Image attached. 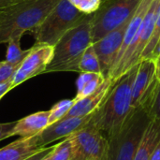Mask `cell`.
<instances>
[{
    "instance_id": "obj_35",
    "label": "cell",
    "mask_w": 160,
    "mask_h": 160,
    "mask_svg": "<svg viewBox=\"0 0 160 160\" xmlns=\"http://www.w3.org/2000/svg\"><path fill=\"white\" fill-rule=\"evenodd\" d=\"M101 1H104V0H101Z\"/></svg>"
},
{
    "instance_id": "obj_30",
    "label": "cell",
    "mask_w": 160,
    "mask_h": 160,
    "mask_svg": "<svg viewBox=\"0 0 160 160\" xmlns=\"http://www.w3.org/2000/svg\"><path fill=\"white\" fill-rule=\"evenodd\" d=\"M155 64H156V76L160 81V53L156 57Z\"/></svg>"
},
{
    "instance_id": "obj_5",
    "label": "cell",
    "mask_w": 160,
    "mask_h": 160,
    "mask_svg": "<svg viewBox=\"0 0 160 160\" xmlns=\"http://www.w3.org/2000/svg\"><path fill=\"white\" fill-rule=\"evenodd\" d=\"M88 15L77 9L68 0H61L34 31L36 43L53 47L68 30L82 22Z\"/></svg>"
},
{
    "instance_id": "obj_24",
    "label": "cell",
    "mask_w": 160,
    "mask_h": 160,
    "mask_svg": "<svg viewBox=\"0 0 160 160\" xmlns=\"http://www.w3.org/2000/svg\"><path fill=\"white\" fill-rule=\"evenodd\" d=\"M77 9L85 14L96 12L101 5V0H68Z\"/></svg>"
},
{
    "instance_id": "obj_7",
    "label": "cell",
    "mask_w": 160,
    "mask_h": 160,
    "mask_svg": "<svg viewBox=\"0 0 160 160\" xmlns=\"http://www.w3.org/2000/svg\"><path fill=\"white\" fill-rule=\"evenodd\" d=\"M142 0H104L92 17V42L95 43L132 15Z\"/></svg>"
},
{
    "instance_id": "obj_31",
    "label": "cell",
    "mask_w": 160,
    "mask_h": 160,
    "mask_svg": "<svg viewBox=\"0 0 160 160\" xmlns=\"http://www.w3.org/2000/svg\"><path fill=\"white\" fill-rule=\"evenodd\" d=\"M149 160H160V142L159 144L158 145V147L155 149L154 153L150 157Z\"/></svg>"
},
{
    "instance_id": "obj_8",
    "label": "cell",
    "mask_w": 160,
    "mask_h": 160,
    "mask_svg": "<svg viewBox=\"0 0 160 160\" xmlns=\"http://www.w3.org/2000/svg\"><path fill=\"white\" fill-rule=\"evenodd\" d=\"M70 139L72 142L70 160H108V140L91 123L72 134Z\"/></svg>"
},
{
    "instance_id": "obj_12",
    "label": "cell",
    "mask_w": 160,
    "mask_h": 160,
    "mask_svg": "<svg viewBox=\"0 0 160 160\" xmlns=\"http://www.w3.org/2000/svg\"><path fill=\"white\" fill-rule=\"evenodd\" d=\"M158 81L156 76L155 60L145 59L141 61L132 87L133 109L142 106L148 100Z\"/></svg>"
},
{
    "instance_id": "obj_11",
    "label": "cell",
    "mask_w": 160,
    "mask_h": 160,
    "mask_svg": "<svg viewBox=\"0 0 160 160\" xmlns=\"http://www.w3.org/2000/svg\"><path fill=\"white\" fill-rule=\"evenodd\" d=\"M94 113L95 112L85 116L64 118L53 124L49 125L40 133L36 135L37 146L43 148L52 142L71 136L75 132L86 127L90 123Z\"/></svg>"
},
{
    "instance_id": "obj_21",
    "label": "cell",
    "mask_w": 160,
    "mask_h": 160,
    "mask_svg": "<svg viewBox=\"0 0 160 160\" xmlns=\"http://www.w3.org/2000/svg\"><path fill=\"white\" fill-rule=\"evenodd\" d=\"M75 100L74 99H64L59 102H57L51 110H50V115H49V125L53 124L62 118L65 117V115L68 112V111L73 106Z\"/></svg>"
},
{
    "instance_id": "obj_19",
    "label": "cell",
    "mask_w": 160,
    "mask_h": 160,
    "mask_svg": "<svg viewBox=\"0 0 160 160\" xmlns=\"http://www.w3.org/2000/svg\"><path fill=\"white\" fill-rule=\"evenodd\" d=\"M81 72H92V73H101L100 64L98 55L94 50L93 44L90 45L84 52L79 66Z\"/></svg>"
},
{
    "instance_id": "obj_10",
    "label": "cell",
    "mask_w": 160,
    "mask_h": 160,
    "mask_svg": "<svg viewBox=\"0 0 160 160\" xmlns=\"http://www.w3.org/2000/svg\"><path fill=\"white\" fill-rule=\"evenodd\" d=\"M133 15V14H132ZM130 15L119 26L109 32L102 38L93 43L94 50L98 55L102 75L107 78L109 76L110 70L115 61V58L121 49L124 38L128 29V26L130 22Z\"/></svg>"
},
{
    "instance_id": "obj_34",
    "label": "cell",
    "mask_w": 160,
    "mask_h": 160,
    "mask_svg": "<svg viewBox=\"0 0 160 160\" xmlns=\"http://www.w3.org/2000/svg\"><path fill=\"white\" fill-rule=\"evenodd\" d=\"M2 63H3V61H0V66L2 65Z\"/></svg>"
},
{
    "instance_id": "obj_26",
    "label": "cell",
    "mask_w": 160,
    "mask_h": 160,
    "mask_svg": "<svg viewBox=\"0 0 160 160\" xmlns=\"http://www.w3.org/2000/svg\"><path fill=\"white\" fill-rule=\"evenodd\" d=\"M16 122L11 123H0V142L12 137V130L16 126Z\"/></svg>"
},
{
    "instance_id": "obj_4",
    "label": "cell",
    "mask_w": 160,
    "mask_h": 160,
    "mask_svg": "<svg viewBox=\"0 0 160 160\" xmlns=\"http://www.w3.org/2000/svg\"><path fill=\"white\" fill-rule=\"evenodd\" d=\"M151 117L146 110L138 107L132 110L120 128L107 137L108 160H134Z\"/></svg>"
},
{
    "instance_id": "obj_29",
    "label": "cell",
    "mask_w": 160,
    "mask_h": 160,
    "mask_svg": "<svg viewBox=\"0 0 160 160\" xmlns=\"http://www.w3.org/2000/svg\"><path fill=\"white\" fill-rule=\"evenodd\" d=\"M22 0H0V12Z\"/></svg>"
},
{
    "instance_id": "obj_1",
    "label": "cell",
    "mask_w": 160,
    "mask_h": 160,
    "mask_svg": "<svg viewBox=\"0 0 160 160\" xmlns=\"http://www.w3.org/2000/svg\"><path fill=\"white\" fill-rule=\"evenodd\" d=\"M139 64L114 82L106 98L90 121L100 131H104L108 137L120 128L133 110L132 87Z\"/></svg>"
},
{
    "instance_id": "obj_22",
    "label": "cell",
    "mask_w": 160,
    "mask_h": 160,
    "mask_svg": "<svg viewBox=\"0 0 160 160\" xmlns=\"http://www.w3.org/2000/svg\"><path fill=\"white\" fill-rule=\"evenodd\" d=\"M72 154V142L70 136L54 145L51 154V160H70Z\"/></svg>"
},
{
    "instance_id": "obj_15",
    "label": "cell",
    "mask_w": 160,
    "mask_h": 160,
    "mask_svg": "<svg viewBox=\"0 0 160 160\" xmlns=\"http://www.w3.org/2000/svg\"><path fill=\"white\" fill-rule=\"evenodd\" d=\"M36 136L19 139L0 149V160H24L39 151Z\"/></svg>"
},
{
    "instance_id": "obj_32",
    "label": "cell",
    "mask_w": 160,
    "mask_h": 160,
    "mask_svg": "<svg viewBox=\"0 0 160 160\" xmlns=\"http://www.w3.org/2000/svg\"><path fill=\"white\" fill-rule=\"evenodd\" d=\"M159 53H160V39H159V41H158V45H157V47H156V49H155V51L153 52V54H152V58H151V59L155 60V59H156V57H157Z\"/></svg>"
},
{
    "instance_id": "obj_18",
    "label": "cell",
    "mask_w": 160,
    "mask_h": 160,
    "mask_svg": "<svg viewBox=\"0 0 160 160\" xmlns=\"http://www.w3.org/2000/svg\"><path fill=\"white\" fill-rule=\"evenodd\" d=\"M7 44H8V49L6 53V59L4 61L12 65H21V63L30 52V49L22 50L20 45L21 38H11L7 42Z\"/></svg>"
},
{
    "instance_id": "obj_3",
    "label": "cell",
    "mask_w": 160,
    "mask_h": 160,
    "mask_svg": "<svg viewBox=\"0 0 160 160\" xmlns=\"http://www.w3.org/2000/svg\"><path fill=\"white\" fill-rule=\"evenodd\" d=\"M92 17L87 18L68 30L53 46V54L44 73L74 71L80 72L79 66L85 50L92 42Z\"/></svg>"
},
{
    "instance_id": "obj_14",
    "label": "cell",
    "mask_w": 160,
    "mask_h": 160,
    "mask_svg": "<svg viewBox=\"0 0 160 160\" xmlns=\"http://www.w3.org/2000/svg\"><path fill=\"white\" fill-rule=\"evenodd\" d=\"M50 111L38 112L17 121L12 130V136L18 135L22 138H31L40 133L49 126Z\"/></svg>"
},
{
    "instance_id": "obj_25",
    "label": "cell",
    "mask_w": 160,
    "mask_h": 160,
    "mask_svg": "<svg viewBox=\"0 0 160 160\" xmlns=\"http://www.w3.org/2000/svg\"><path fill=\"white\" fill-rule=\"evenodd\" d=\"M19 67L20 65H12L3 61L2 65L0 66V83L11 80Z\"/></svg>"
},
{
    "instance_id": "obj_16",
    "label": "cell",
    "mask_w": 160,
    "mask_h": 160,
    "mask_svg": "<svg viewBox=\"0 0 160 160\" xmlns=\"http://www.w3.org/2000/svg\"><path fill=\"white\" fill-rule=\"evenodd\" d=\"M160 142V120L152 119L139 145L134 160H149Z\"/></svg>"
},
{
    "instance_id": "obj_6",
    "label": "cell",
    "mask_w": 160,
    "mask_h": 160,
    "mask_svg": "<svg viewBox=\"0 0 160 160\" xmlns=\"http://www.w3.org/2000/svg\"><path fill=\"white\" fill-rule=\"evenodd\" d=\"M159 11L160 0H153L146 15L142 22L135 38L127 49L119 63L110 72L109 77L114 82L117 81L126 72L141 62L142 54L151 40L155 22Z\"/></svg>"
},
{
    "instance_id": "obj_28",
    "label": "cell",
    "mask_w": 160,
    "mask_h": 160,
    "mask_svg": "<svg viewBox=\"0 0 160 160\" xmlns=\"http://www.w3.org/2000/svg\"><path fill=\"white\" fill-rule=\"evenodd\" d=\"M11 82H12V79L9 80V81H8V82H3V83H0V99H1L8 92H9L10 90H12Z\"/></svg>"
},
{
    "instance_id": "obj_9",
    "label": "cell",
    "mask_w": 160,
    "mask_h": 160,
    "mask_svg": "<svg viewBox=\"0 0 160 160\" xmlns=\"http://www.w3.org/2000/svg\"><path fill=\"white\" fill-rule=\"evenodd\" d=\"M52 46L35 43L12 78V89L33 77L43 74L52 58Z\"/></svg>"
},
{
    "instance_id": "obj_20",
    "label": "cell",
    "mask_w": 160,
    "mask_h": 160,
    "mask_svg": "<svg viewBox=\"0 0 160 160\" xmlns=\"http://www.w3.org/2000/svg\"><path fill=\"white\" fill-rule=\"evenodd\" d=\"M140 107H142L146 110L151 119L160 120V81L158 82L148 100Z\"/></svg>"
},
{
    "instance_id": "obj_23",
    "label": "cell",
    "mask_w": 160,
    "mask_h": 160,
    "mask_svg": "<svg viewBox=\"0 0 160 160\" xmlns=\"http://www.w3.org/2000/svg\"><path fill=\"white\" fill-rule=\"evenodd\" d=\"M160 39V11L158 15V18L156 20L155 22V26H154V30H153V35L151 38V40L149 42V44L147 45V47L145 48L144 52L142 54L141 57V61L145 60V59H151L152 58V54L153 52L155 51L158 41Z\"/></svg>"
},
{
    "instance_id": "obj_33",
    "label": "cell",
    "mask_w": 160,
    "mask_h": 160,
    "mask_svg": "<svg viewBox=\"0 0 160 160\" xmlns=\"http://www.w3.org/2000/svg\"><path fill=\"white\" fill-rule=\"evenodd\" d=\"M52 152H51L49 155H47L45 158H42L41 160H51V154H52Z\"/></svg>"
},
{
    "instance_id": "obj_17",
    "label": "cell",
    "mask_w": 160,
    "mask_h": 160,
    "mask_svg": "<svg viewBox=\"0 0 160 160\" xmlns=\"http://www.w3.org/2000/svg\"><path fill=\"white\" fill-rule=\"evenodd\" d=\"M105 77L101 73L81 72L77 80V95L75 100L83 98L94 93L103 82Z\"/></svg>"
},
{
    "instance_id": "obj_27",
    "label": "cell",
    "mask_w": 160,
    "mask_h": 160,
    "mask_svg": "<svg viewBox=\"0 0 160 160\" xmlns=\"http://www.w3.org/2000/svg\"><path fill=\"white\" fill-rule=\"evenodd\" d=\"M53 149H54V145L53 146H46V147H43L39 151H38L37 153H35L32 156L28 157L27 158H25L24 160H41L43 158H45L47 155H49Z\"/></svg>"
},
{
    "instance_id": "obj_13",
    "label": "cell",
    "mask_w": 160,
    "mask_h": 160,
    "mask_svg": "<svg viewBox=\"0 0 160 160\" xmlns=\"http://www.w3.org/2000/svg\"><path fill=\"white\" fill-rule=\"evenodd\" d=\"M113 83L114 81L112 80L110 77L105 78L103 82L98 86V88L94 93L79 100L74 99L75 102L73 106L68 111V112L65 115L64 118L85 116L96 112L106 98Z\"/></svg>"
},
{
    "instance_id": "obj_2",
    "label": "cell",
    "mask_w": 160,
    "mask_h": 160,
    "mask_svg": "<svg viewBox=\"0 0 160 160\" xmlns=\"http://www.w3.org/2000/svg\"><path fill=\"white\" fill-rule=\"evenodd\" d=\"M61 0H22L0 12V44L33 32Z\"/></svg>"
}]
</instances>
